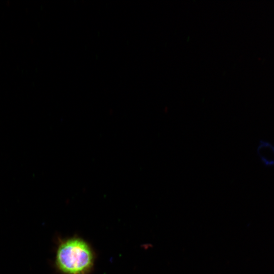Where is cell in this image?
<instances>
[{"mask_svg":"<svg viewBox=\"0 0 274 274\" xmlns=\"http://www.w3.org/2000/svg\"><path fill=\"white\" fill-rule=\"evenodd\" d=\"M56 265L62 272L77 274L88 270L93 263V254L84 241L72 238L62 243L56 254Z\"/></svg>","mask_w":274,"mask_h":274,"instance_id":"cell-1","label":"cell"},{"mask_svg":"<svg viewBox=\"0 0 274 274\" xmlns=\"http://www.w3.org/2000/svg\"><path fill=\"white\" fill-rule=\"evenodd\" d=\"M257 153L264 166H274V146L271 143L260 140L257 148Z\"/></svg>","mask_w":274,"mask_h":274,"instance_id":"cell-2","label":"cell"}]
</instances>
